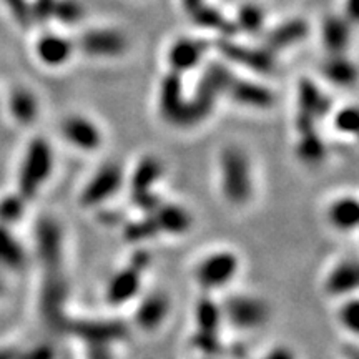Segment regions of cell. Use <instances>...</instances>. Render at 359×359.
<instances>
[{"mask_svg": "<svg viewBox=\"0 0 359 359\" xmlns=\"http://www.w3.org/2000/svg\"><path fill=\"white\" fill-rule=\"evenodd\" d=\"M217 168L223 200L235 208L250 205L255 196V172L248 151L240 145H224Z\"/></svg>", "mask_w": 359, "mask_h": 359, "instance_id": "cell-1", "label": "cell"}, {"mask_svg": "<svg viewBox=\"0 0 359 359\" xmlns=\"http://www.w3.org/2000/svg\"><path fill=\"white\" fill-rule=\"evenodd\" d=\"M55 170V151L45 137L32 138L25 147L22 156L19 175H17V191L24 198L32 201L47 185Z\"/></svg>", "mask_w": 359, "mask_h": 359, "instance_id": "cell-2", "label": "cell"}, {"mask_svg": "<svg viewBox=\"0 0 359 359\" xmlns=\"http://www.w3.org/2000/svg\"><path fill=\"white\" fill-rule=\"evenodd\" d=\"M241 258L236 251L219 248L205 253L193 268V281L201 293L213 294L226 290L240 275Z\"/></svg>", "mask_w": 359, "mask_h": 359, "instance_id": "cell-3", "label": "cell"}, {"mask_svg": "<svg viewBox=\"0 0 359 359\" xmlns=\"http://www.w3.org/2000/svg\"><path fill=\"white\" fill-rule=\"evenodd\" d=\"M223 321L240 333H255L269 323L271 308L262 296L235 293L222 302Z\"/></svg>", "mask_w": 359, "mask_h": 359, "instance_id": "cell-4", "label": "cell"}, {"mask_svg": "<svg viewBox=\"0 0 359 359\" xmlns=\"http://www.w3.org/2000/svg\"><path fill=\"white\" fill-rule=\"evenodd\" d=\"M127 185V173L116 161H107L90 175L79 193V205L85 210H95L107 205Z\"/></svg>", "mask_w": 359, "mask_h": 359, "instance_id": "cell-5", "label": "cell"}, {"mask_svg": "<svg viewBox=\"0 0 359 359\" xmlns=\"http://www.w3.org/2000/svg\"><path fill=\"white\" fill-rule=\"evenodd\" d=\"M165 168L160 158L154 155L143 156L127 177L132 203L143 213H151L160 205L161 196L155 193V187L163 178Z\"/></svg>", "mask_w": 359, "mask_h": 359, "instance_id": "cell-6", "label": "cell"}, {"mask_svg": "<svg viewBox=\"0 0 359 359\" xmlns=\"http://www.w3.org/2000/svg\"><path fill=\"white\" fill-rule=\"evenodd\" d=\"M62 140L80 154H97L105 143V133L92 116L83 114H69L58 125Z\"/></svg>", "mask_w": 359, "mask_h": 359, "instance_id": "cell-7", "label": "cell"}, {"mask_svg": "<svg viewBox=\"0 0 359 359\" xmlns=\"http://www.w3.org/2000/svg\"><path fill=\"white\" fill-rule=\"evenodd\" d=\"M34 243L45 271L62 269L64 263V230L55 218L43 217L35 224Z\"/></svg>", "mask_w": 359, "mask_h": 359, "instance_id": "cell-8", "label": "cell"}, {"mask_svg": "<svg viewBox=\"0 0 359 359\" xmlns=\"http://www.w3.org/2000/svg\"><path fill=\"white\" fill-rule=\"evenodd\" d=\"M69 298V288L60 269L45 271V280L40 290V313L43 320L50 326L64 327L69 320H65V302Z\"/></svg>", "mask_w": 359, "mask_h": 359, "instance_id": "cell-9", "label": "cell"}, {"mask_svg": "<svg viewBox=\"0 0 359 359\" xmlns=\"http://www.w3.org/2000/svg\"><path fill=\"white\" fill-rule=\"evenodd\" d=\"M331 111V102L325 93L309 79H303L298 88V111L294 116V127L298 133L309 132L316 127L321 116Z\"/></svg>", "mask_w": 359, "mask_h": 359, "instance_id": "cell-10", "label": "cell"}, {"mask_svg": "<svg viewBox=\"0 0 359 359\" xmlns=\"http://www.w3.org/2000/svg\"><path fill=\"white\" fill-rule=\"evenodd\" d=\"M172 299L163 291H150L138 299L133 309V323L143 333H156L168 321Z\"/></svg>", "mask_w": 359, "mask_h": 359, "instance_id": "cell-11", "label": "cell"}, {"mask_svg": "<svg viewBox=\"0 0 359 359\" xmlns=\"http://www.w3.org/2000/svg\"><path fill=\"white\" fill-rule=\"evenodd\" d=\"M143 273L132 264H127L118 271H115L107 281L105 286V302L110 306H123L135 302L142 291Z\"/></svg>", "mask_w": 359, "mask_h": 359, "instance_id": "cell-12", "label": "cell"}, {"mask_svg": "<svg viewBox=\"0 0 359 359\" xmlns=\"http://www.w3.org/2000/svg\"><path fill=\"white\" fill-rule=\"evenodd\" d=\"M359 285V266L354 258H343L327 269L323 280V291L330 298H348L356 294Z\"/></svg>", "mask_w": 359, "mask_h": 359, "instance_id": "cell-13", "label": "cell"}, {"mask_svg": "<svg viewBox=\"0 0 359 359\" xmlns=\"http://www.w3.org/2000/svg\"><path fill=\"white\" fill-rule=\"evenodd\" d=\"M224 95L230 97V100L236 105L250 110H269L276 100L275 92L266 85L236 77H233Z\"/></svg>", "mask_w": 359, "mask_h": 359, "instance_id": "cell-14", "label": "cell"}, {"mask_svg": "<svg viewBox=\"0 0 359 359\" xmlns=\"http://www.w3.org/2000/svg\"><path fill=\"white\" fill-rule=\"evenodd\" d=\"M79 47L88 57L115 58L123 55V52L127 50V39L110 29L88 30L80 39Z\"/></svg>", "mask_w": 359, "mask_h": 359, "instance_id": "cell-15", "label": "cell"}, {"mask_svg": "<svg viewBox=\"0 0 359 359\" xmlns=\"http://www.w3.org/2000/svg\"><path fill=\"white\" fill-rule=\"evenodd\" d=\"M160 235L183 236L193 228V215L187 206L180 203H167L161 200L151 212Z\"/></svg>", "mask_w": 359, "mask_h": 359, "instance_id": "cell-16", "label": "cell"}, {"mask_svg": "<svg viewBox=\"0 0 359 359\" xmlns=\"http://www.w3.org/2000/svg\"><path fill=\"white\" fill-rule=\"evenodd\" d=\"M218 48L231 62L246 65L248 69L259 72V74H269L275 69V57L268 48H251L246 45L231 42V40H222L218 43Z\"/></svg>", "mask_w": 359, "mask_h": 359, "instance_id": "cell-17", "label": "cell"}, {"mask_svg": "<svg viewBox=\"0 0 359 359\" xmlns=\"http://www.w3.org/2000/svg\"><path fill=\"white\" fill-rule=\"evenodd\" d=\"M206 50H208V43L205 40L178 39L172 43L167 55L170 72L183 75L185 72L196 69L203 60Z\"/></svg>", "mask_w": 359, "mask_h": 359, "instance_id": "cell-18", "label": "cell"}, {"mask_svg": "<svg viewBox=\"0 0 359 359\" xmlns=\"http://www.w3.org/2000/svg\"><path fill=\"white\" fill-rule=\"evenodd\" d=\"M325 218L330 228L334 231L348 233L354 231L359 223V201L354 195H339L327 203Z\"/></svg>", "mask_w": 359, "mask_h": 359, "instance_id": "cell-19", "label": "cell"}, {"mask_svg": "<svg viewBox=\"0 0 359 359\" xmlns=\"http://www.w3.org/2000/svg\"><path fill=\"white\" fill-rule=\"evenodd\" d=\"M7 110L17 123L30 127L40 115V102L37 93L27 87H15L8 93Z\"/></svg>", "mask_w": 359, "mask_h": 359, "instance_id": "cell-20", "label": "cell"}, {"mask_svg": "<svg viewBox=\"0 0 359 359\" xmlns=\"http://www.w3.org/2000/svg\"><path fill=\"white\" fill-rule=\"evenodd\" d=\"M35 53L43 65L58 69L64 67L74 53V43L57 34H45L35 43Z\"/></svg>", "mask_w": 359, "mask_h": 359, "instance_id": "cell-21", "label": "cell"}, {"mask_svg": "<svg viewBox=\"0 0 359 359\" xmlns=\"http://www.w3.org/2000/svg\"><path fill=\"white\" fill-rule=\"evenodd\" d=\"M195 334L200 336H219L223 321L222 303L212 298V294L203 293V298L195 306Z\"/></svg>", "mask_w": 359, "mask_h": 359, "instance_id": "cell-22", "label": "cell"}, {"mask_svg": "<svg viewBox=\"0 0 359 359\" xmlns=\"http://www.w3.org/2000/svg\"><path fill=\"white\" fill-rule=\"evenodd\" d=\"M27 250L13 235L12 226L0 224V268L13 273L22 271L27 266Z\"/></svg>", "mask_w": 359, "mask_h": 359, "instance_id": "cell-23", "label": "cell"}, {"mask_svg": "<svg viewBox=\"0 0 359 359\" xmlns=\"http://www.w3.org/2000/svg\"><path fill=\"white\" fill-rule=\"evenodd\" d=\"M308 24L302 19H293L278 25L275 30H271L266 40V48L269 52L281 50V48L291 47V45L302 42L308 35Z\"/></svg>", "mask_w": 359, "mask_h": 359, "instance_id": "cell-24", "label": "cell"}, {"mask_svg": "<svg viewBox=\"0 0 359 359\" xmlns=\"http://www.w3.org/2000/svg\"><path fill=\"white\" fill-rule=\"evenodd\" d=\"M323 74L338 87H351L358 77L356 65L344 53H330V58L323 64Z\"/></svg>", "mask_w": 359, "mask_h": 359, "instance_id": "cell-25", "label": "cell"}, {"mask_svg": "<svg viewBox=\"0 0 359 359\" xmlns=\"http://www.w3.org/2000/svg\"><path fill=\"white\" fill-rule=\"evenodd\" d=\"M296 156L303 161L304 165H311L316 167L325 161L326 158V143L316 130H309V132L299 133L298 142H296Z\"/></svg>", "mask_w": 359, "mask_h": 359, "instance_id": "cell-26", "label": "cell"}, {"mask_svg": "<svg viewBox=\"0 0 359 359\" xmlns=\"http://www.w3.org/2000/svg\"><path fill=\"white\" fill-rule=\"evenodd\" d=\"M323 42L330 53H344L349 43V24L341 17H327L323 24Z\"/></svg>", "mask_w": 359, "mask_h": 359, "instance_id": "cell-27", "label": "cell"}, {"mask_svg": "<svg viewBox=\"0 0 359 359\" xmlns=\"http://www.w3.org/2000/svg\"><path fill=\"white\" fill-rule=\"evenodd\" d=\"M123 236L128 243L142 245L145 243V241H150L154 240V238L160 236V233L151 213H143L142 218L132 219V222L125 224Z\"/></svg>", "mask_w": 359, "mask_h": 359, "instance_id": "cell-28", "label": "cell"}, {"mask_svg": "<svg viewBox=\"0 0 359 359\" xmlns=\"http://www.w3.org/2000/svg\"><path fill=\"white\" fill-rule=\"evenodd\" d=\"M191 15H193V19H195L196 24H198L200 27H205V29L219 30V32L228 35V37H231L233 34L238 32L236 25L228 19H224L223 13L213 7H206L201 4L196 11L191 12Z\"/></svg>", "mask_w": 359, "mask_h": 359, "instance_id": "cell-29", "label": "cell"}, {"mask_svg": "<svg viewBox=\"0 0 359 359\" xmlns=\"http://www.w3.org/2000/svg\"><path fill=\"white\" fill-rule=\"evenodd\" d=\"M27 201L19 191L11 193L0 198V224H7V226H13L15 223H19L24 218Z\"/></svg>", "mask_w": 359, "mask_h": 359, "instance_id": "cell-30", "label": "cell"}, {"mask_svg": "<svg viewBox=\"0 0 359 359\" xmlns=\"http://www.w3.org/2000/svg\"><path fill=\"white\" fill-rule=\"evenodd\" d=\"M338 325L344 333L351 334L353 338H358L359 334V302L356 294L343 298L341 306L338 308Z\"/></svg>", "mask_w": 359, "mask_h": 359, "instance_id": "cell-31", "label": "cell"}, {"mask_svg": "<svg viewBox=\"0 0 359 359\" xmlns=\"http://www.w3.org/2000/svg\"><path fill=\"white\" fill-rule=\"evenodd\" d=\"M264 13L262 8L255 4H246L238 11L236 17V29L243 30L248 34H258L263 29Z\"/></svg>", "mask_w": 359, "mask_h": 359, "instance_id": "cell-32", "label": "cell"}, {"mask_svg": "<svg viewBox=\"0 0 359 359\" xmlns=\"http://www.w3.org/2000/svg\"><path fill=\"white\" fill-rule=\"evenodd\" d=\"M331 123H333L336 133L344 135V137H354L358 133V107L343 105L334 111Z\"/></svg>", "mask_w": 359, "mask_h": 359, "instance_id": "cell-33", "label": "cell"}, {"mask_svg": "<svg viewBox=\"0 0 359 359\" xmlns=\"http://www.w3.org/2000/svg\"><path fill=\"white\" fill-rule=\"evenodd\" d=\"M83 11L75 0H55L52 8V17H55L64 24H75L82 19Z\"/></svg>", "mask_w": 359, "mask_h": 359, "instance_id": "cell-34", "label": "cell"}, {"mask_svg": "<svg viewBox=\"0 0 359 359\" xmlns=\"http://www.w3.org/2000/svg\"><path fill=\"white\" fill-rule=\"evenodd\" d=\"M6 4H7V7L11 8L13 17H15V20L19 22L24 29L32 25L34 12H32V7L29 6V2H27V0H6Z\"/></svg>", "mask_w": 359, "mask_h": 359, "instance_id": "cell-35", "label": "cell"}, {"mask_svg": "<svg viewBox=\"0 0 359 359\" xmlns=\"http://www.w3.org/2000/svg\"><path fill=\"white\" fill-rule=\"evenodd\" d=\"M258 359H299L293 346L285 343H278L269 346Z\"/></svg>", "mask_w": 359, "mask_h": 359, "instance_id": "cell-36", "label": "cell"}, {"mask_svg": "<svg viewBox=\"0 0 359 359\" xmlns=\"http://www.w3.org/2000/svg\"><path fill=\"white\" fill-rule=\"evenodd\" d=\"M87 351H85V359H115L111 346L114 344L105 343H85Z\"/></svg>", "mask_w": 359, "mask_h": 359, "instance_id": "cell-37", "label": "cell"}, {"mask_svg": "<svg viewBox=\"0 0 359 359\" xmlns=\"http://www.w3.org/2000/svg\"><path fill=\"white\" fill-rule=\"evenodd\" d=\"M55 0H35L32 12H34V19H40V20H47L48 17H52V8Z\"/></svg>", "mask_w": 359, "mask_h": 359, "instance_id": "cell-38", "label": "cell"}, {"mask_svg": "<svg viewBox=\"0 0 359 359\" xmlns=\"http://www.w3.org/2000/svg\"><path fill=\"white\" fill-rule=\"evenodd\" d=\"M201 4H203V0H183V6H185L187 11H190V12L196 11Z\"/></svg>", "mask_w": 359, "mask_h": 359, "instance_id": "cell-39", "label": "cell"}, {"mask_svg": "<svg viewBox=\"0 0 359 359\" xmlns=\"http://www.w3.org/2000/svg\"><path fill=\"white\" fill-rule=\"evenodd\" d=\"M346 13H348V17L349 19H356V0H348V11H346Z\"/></svg>", "mask_w": 359, "mask_h": 359, "instance_id": "cell-40", "label": "cell"}, {"mask_svg": "<svg viewBox=\"0 0 359 359\" xmlns=\"http://www.w3.org/2000/svg\"><path fill=\"white\" fill-rule=\"evenodd\" d=\"M6 291H7V285H6V281H4V278L0 276V298L6 294Z\"/></svg>", "mask_w": 359, "mask_h": 359, "instance_id": "cell-41", "label": "cell"}, {"mask_svg": "<svg viewBox=\"0 0 359 359\" xmlns=\"http://www.w3.org/2000/svg\"><path fill=\"white\" fill-rule=\"evenodd\" d=\"M201 359H219V356H203Z\"/></svg>", "mask_w": 359, "mask_h": 359, "instance_id": "cell-42", "label": "cell"}]
</instances>
